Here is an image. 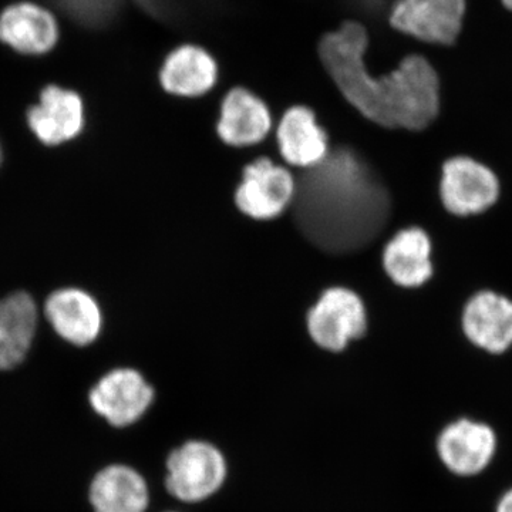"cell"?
I'll list each match as a JSON object with an SVG mask.
<instances>
[{"mask_svg":"<svg viewBox=\"0 0 512 512\" xmlns=\"http://www.w3.org/2000/svg\"><path fill=\"white\" fill-rule=\"evenodd\" d=\"M293 218L323 251H359L379 237L390 215L387 188L350 148H336L296 181Z\"/></svg>","mask_w":512,"mask_h":512,"instance_id":"cell-1","label":"cell"},{"mask_svg":"<svg viewBox=\"0 0 512 512\" xmlns=\"http://www.w3.org/2000/svg\"><path fill=\"white\" fill-rule=\"evenodd\" d=\"M366 30L348 22L320 42L319 53L336 86L373 123L420 131L439 116L440 82L423 56H407L386 76L367 70Z\"/></svg>","mask_w":512,"mask_h":512,"instance_id":"cell-2","label":"cell"},{"mask_svg":"<svg viewBox=\"0 0 512 512\" xmlns=\"http://www.w3.org/2000/svg\"><path fill=\"white\" fill-rule=\"evenodd\" d=\"M503 431L490 417L458 412L440 421L430 439L437 470L453 483L478 485L493 480L503 463Z\"/></svg>","mask_w":512,"mask_h":512,"instance_id":"cell-3","label":"cell"},{"mask_svg":"<svg viewBox=\"0 0 512 512\" xmlns=\"http://www.w3.org/2000/svg\"><path fill=\"white\" fill-rule=\"evenodd\" d=\"M228 461L207 440H188L171 451L165 463V488L175 500L198 504L220 493L227 483Z\"/></svg>","mask_w":512,"mask_h":512,"instance_id":"cell-4","label":"cell"},{"mask_svg":"<svg viewBox=\"0 0 512 512\" xmlns=\"http://www.w3.org/2000/svg\"><path fill=\"white\" fill-rule=\"evenodd\" d=\"M366 309L355 292L330 288L308 315V329L316 345L340 352L366 332Z\"/></svg>","mask_w":512,"mask_h":512,"instance_id":"cell-5","label":"cell"},{"mask_svg":"<svg viewBox=\"0 0 512 512\" xmlns=\"http://www.w3.org/2000/svg\"><path fill=\"white\" fill-rule=\"evenodd\" d=\"M441 201L458 217L481 214L500 197V181L487 165L470 157L450 158L443 165Z\"/></svg>","mask_w":512,"mask_h":512,"instance_id":"cell-6","label":"cell"},{"mask_svg":"<svg viewBox=\"0 0 512 512\" xmlns=\"http://www.w3.org/2000/svg\"><path fill=\"white\" fill-rule=\"evenodd\" d=\"M466 0H397L393 28L427 43L453 45L463 28Z\"/></svg>","mask_w":512,"mask_h":512,"instance_id":"cell-7","label":"cell"},{"mask_svg":"<svg viewBox=\"0 0 512 512\" xmlns=\"http://www.w3.org/2000/svg\"><path fill=\"white\" fill-rule=\"evenodd\" d=\"M153 400V387L133 369H116L107 373L90 392L94 412L114 427L137 423L148 412Z\"/></svg>","mask_w":512,"mask_h":512,"instance_id":"cell-8","label":"cell"},{"mask_svg":"<svg viewBox=\"0 0 512 512\" xmlns=\"http://www.w3.org/2000/svg\"><path fill=\"white\" fill-rule=\"evenodd\" d=\"M296 183L285 168L269 158H259L245 167L235 201L239 210L255 220H272L292 204Z\"/></svg>","mask_w":512,"mask_h":512,"instance_id":"cell-9","label":"cell"},{"mask_svg":"<svg viewBox=\"0 0 512 512\" xmlns=\"http://www.w3.org/2000/svg\"><path fill=\"white\" fill-rule=\"evenodd\" d=\"M463 329L477 349L505 355L512 348V301L495 292H478L464 308Z\"/></svg>","mask_w":512,"mask_h":512,"instance_id":"cell-10","label":"cell"},{"mask_svg":"<svg viewBox=\"0 0 512 512\" xmlns=\"http://www.w3.org/2000/svg\"><path fill=\"white\" fill-rule=\"evenodd\" d=\"M28 123L46 146H59L82 133L83 103L79 94L49 86L40 94L39 104L30 107Z\"/></svg>","mask_w":512,"mask_h":512,"instance_id":"cell-11","label":"cell"},{"mask_svg":"<svg viewBox=\"0 0 512 512\" xmlns=\"http://www.w3.org/2000/svg\"><path fill=\"white\" fill-rule=\"evenodd\" d=\"M46 318L67 342L86 346L97 339L101 330L99 305L80 289H60L47 298Z\"/></svg>","mask_w":512,"mask_h":512,"instance_id":"cell-12","label":"cell"},{"mask_svg":"<svg viewBox=\"0 0 512 512\" xmlns=\"http://www.w3.org/2000/svg\"><path fill=\"white\" fill-rule=\"evenodd\" d=\"M59 29L46 9L18 3L0 15V40L26 55H43L56 45Z\"/></svg>","mask_w":512,"mask_h":512,"instance_id":"cell-13","label":"cell"},{"mask_svg":"<svg viewBox=\"0 0 512 512\" xmlns=\"http://www.w3.org/2000/svg\"><path fill=\"white\" fill-rule=\"evenodd\" d=\"M383 265L394 284L417 288L433 276L431 241L421 228H406L394 235L383 254Z\"/></svg>","mask_w":512,"mask_h":512,"instance_id":"cell-14","label":"cell"},{"mask_svg":"<svg viewBox=\"0 0 512 512\" xmlns=\"http://www.w3.org/2000/svg\"><path fill=\"white\" fill-rule=\"evenodd\" d=\"M90 501L94 512H146L150 490L137 470L114 464L94 477Z\"/></svg>","mask_w":512,"mask_h":512,"instance_id":"cell-15","label":"cell"},{"mask_svg":"<svg viewBox=\"0 0 512 512\" xmlns=\"http://www.w3.org/2000/svg\"><path fill=\"white\" fill-rule=\"evenodd\" d=\"M269 110L262 100L244 89H235L222 103L218 134L229 146L245 147L264 140L271 130Z\"/></svg>","mask_w":512,"mask_h":512,"instance_id":"cell-16","label":"cell"},{"mask_svg":"<svg viewBox=\"0 0 512 512\" xmlns=\"http://www.w3.org/2000/svg\"><path fill=\"white\" fill-rule=\"evenodd\" d=\"M37 325L36 303L26 292L0 301V370H9L28 355Z\"/></svg>","mask_w":512,"mask_h":512,"instance_id":"cell-17","label":"cell"},{"mask_svg":"<svg viewBox=\"0 0 512 512\" xmlns=\"http://www.w3.org/2000/svg\"><path fill=\"white\" fill-rule=\"evenodd\" d=\"M282 157L295 167L311 168L329 153L328 136L306 107L286 111L278 128Z\"/></svg>","mask_w":512,"mask_h":512,"instance_id":"cell-18","label":"cell"},{"mask_svg":"<svg viewBox=\"0 0 512 512\" xmlns=\"http://www.w3.org/2000/svg\"><path fill=\"white\" fill-rule=\"evenodd\" d=\"M217 82V64L197 46H181L165 60L161 83L168 93L195 97L207 93Z\"/></svg>","mask_w":512,"mask_h":512,"instance_id":"cell-19","label":"cell"},{"mask_svg":"<svg viewBox=\"0 0 512 512\" xmlns=\"http://www.w3.org/2000/svg\"><path fill=\"white\" fill-rule=\"evenodd\" d=\"M53 2L80 25L99 28L113 19L121 0H53Z\"/></svg>","mask_w":512,"mask_h":512,"instance_id":"cell-20","label":"cell"},{"mask_svg":"<svg viewBox=\"0 0 512 512\" xmlns=\"http://www.w3.org/2000/svg\"><path fill=\"white\" fill-rule=\"evenodd\" d=\"M488 512H512V477L495 487Z\"/></svg>","mask_w":512,"mask_h":512,"instance_id":"cell-21","label":"cell"},{"mask_svg":"<svg viewBox=\"0 0 512 512\" xmlns=\"http://www.w3.org/2000/svg\"><path fill=\"white\" fill-rule=\"evenodd\" d=\"M503 3L505 8L512 10V0H503Z\"/></svg>","mask_w":512,"mask_h":512,"instance_id":"cell-22","label":"cell"},{"mask_svg":"<svg viewBox=\"0 0 512 512\" xmlns=\"http://www.w3.org/2000/svg\"><path fill=\"white\" fill-rule=\"evenodd\" d=\"M0 164H2V148H0Z\"/></svg>","mask_w":512,"mask_h":512,"instance_id":"cell-23","label":"cell"},{"mask_svg":"<svg viewBox=\"0 0 512 512\" xmlns=\"http://www.w3.org/2000/svg\"><path fill=\"white\" fill-rule=\"evenodd\" d=\"M165 512H180V511H165Z\"/></svg>","mask_w":512,"mask_h":512,"instance_id":"cell-24","label":"cell"}]
</instances>
